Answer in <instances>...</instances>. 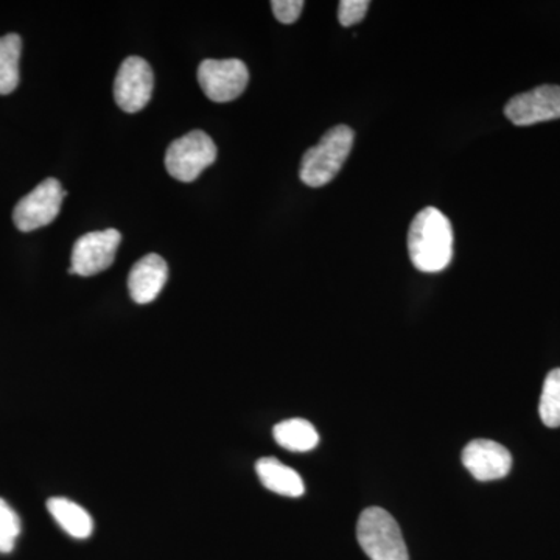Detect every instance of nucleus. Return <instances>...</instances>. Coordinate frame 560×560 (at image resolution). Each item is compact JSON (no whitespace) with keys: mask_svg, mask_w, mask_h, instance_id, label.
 Masks as SVG:
<instances>
[{"mask_svg":"<svg viewBox=\"0 0 560 560\" xmlns=\"http://www.w3.org/2000/svg\"><path fill=\"white\" fill-rule=\"evenodd\" d=\"M408 253L419 271L445 270L453 257L451 220L436 208L420 210L408 232Z\"/></svg>","mask_w":560,"mask_h":560,"instance_id":"obj_1","label":"nucleus"},{"mask_svg":"<svg viewBox=\"0 0 560 560\" xmlns=\"http://www.w3.org/2000/svg\"><path fill=\"white\" fill-rule=\"evenodd\" d=\"M355 132L346 125L331 128L320 138L318 145L305 151L300 176L308 187H323L340 173L352 151Z\"/></svg>","mask_w":560,"mask_h":560,"instance_id":"obj_2","label":"nucleus"},{"mask_svg":"<svg viewBox=\"0 0 560 560\" xmlns=\"http://www.w3.org/2000/svg\"><path fill=\"white\" fill-rule=\"evenodd\" d=\"M357 539L371 560H410L399 525L382 508L361 512Z\"/></svg>","mask_w":560,"mask_h":560,"instance_id":"obj_3","label":"nucleus"},{"mask_svg":"<svg viewBox=\"0 0 560 560\" xmlns=\"http://www.w3.org/2000/svg\"><path fill=\"white\" fill-rule=\"evenodd\" d=\"M217 160V147L205 131L195 130L173 140L165 153V168L180 183L198 179Z\"/></svg>","mask_w":560,"mask_h":560,"instance_id":"obj_4","label":"nucleus"},{"mask_svg":"<svg viewBox=\"0 0 560 560\" xmlns=\"http://www.w3.org/2000/svg\"><path fill=\"white\" fill-rule=\"evenodd\" d=\"M68 191L62 190L60 180L44 179L27 197L22 198L13 210L18 230L31 232L47 226L60 213L62 200Z\"/></svg>","mask_w":560,"mask_h":560,"instance_id":"obj_5","label":"nucleus"},{"mask_svg":"<svg viewBox=\"0 0 560 560\" xmlns=\"http://www.w3.org/2000/svg\"><path fill=\"white\" fill-rule=\"evenodd\" d=\"M249 70L241 60H206L198 68V83L209 101L228 103L248 86Z\"/></svg>","mask_w":560,"mask_h":560,"instance_id":"obj_6","label":"nucleus"},{"mask_svg":"<svg viewBox=\"0 0 560 560\" xmlns=\"http://www.w3.org/2000/svg\"><path fill=\"white\" fill-rule=\"evenodd\" d=\"M121 234L117 230L90 232L75 242L72 249V267L70 272L83 278L108 270L116 259Z\"/></svg>","mask_w":560,"mask_h":560,"instance_id":"obj_7","label":"nucleus"},{"mask_svg":"<svg viewBox=\"0 0 560 560\" xmlns=\"http://www.w3.org/2000/svg\"><path fill=\"white\" fill-rule=\"evenodd\" d=\"M153 86L154 75L149 62L140 57L127 58L114 81V101L125 113H139L149 105Z\"/></svg>","mask_w":560,"mask_h":560,"instance_id":"obj_8","label":"nucleus"},{"mask_svg":"<svg viewBox=\"0 0 560 560\" xmlns=\"http://www.w3.org/2000/svg\"><path fill=\"white\" fill-rule=\"evenodd\" d=\"M504 114L517 127L560 119V86L545 84L515 95L504 108Z\"/></svg>","mask_w":560,"mask_h":560,"instance_id":"obj_9","label":"nucleus"},{"mask_svg":"<svg viewBox=\"0 0 560 560\" xmlns=\"http://www.w3.org/2000/svg\"><path fill=\"white\" fill-rule=\"evenodd\" d=\"M463 463L478 481L501 480L512 469L510 451L499 442L488 440L471 441L464 448Z\"/></svg>","mask_w":560,"mask_h":560,"instance_id":"obj_10","label":"nucleus"},{"mask_svg":"<svg viewBox=\"0 0 560 560\" xmlns=\"http://www.w3.org/2000/svg\"><path fill=\"white\" fill-rule=\"evenodd\" d=\"M168 279L167 261L158 254H147L132 267L128 290L136 304H151L160 296Z\"/></svg>","mask_w":560,"mask_h":560,"instance_id":"obj_11","label":"nucleus"},{"mask_svg":"<svg viewBox=\"0 0 560 560\" xmlns=\"http://www.w3.org/2000/svg\"><path fill=\"white\" fill-rule=\"evenodd\" d=\"M256 471L261 485L271 492L291 497V499L304 495L305 486L301 475L285 466V464L280 463L279 459L261 458L257 460Z\"/></svg>","mask_w":560,"mask_h":560,"instance_id":"obj_12","label":"nucleus"},{"mask_svg":"<svg viewBox=\"0 0 560 560\" xmlns=\"http://www.w3.org/2000/svg\"><path fill=\"white\" fill-rule=\"evenodd\" d=\"M47 510L69 536L75 537V539L91 537L92 530H94V522H92L90 512L84 511L80 504L57 497V499L47 501Z\"/></svg>","mask_w":560,"mask_h":560,"instance_id":"obj_13","label":"nucleus"},{"mask_svg":"<svg viewBox=\"0 0 560 560\" xmlns=\"http://www.w3.org/2000/svg\"><path fill=\"white\" fill-rule=\"evenodd\" d=\"M280 447L294 453L311 452L318 445L319 434L305 419H289L278 423L272 430Z\"/></svg>","mask_w":560,"mask_h":560,"instance_id":"obj_14","label":"nucleus"},{"mask_svg":"<svg viewBox=\"0 0 560 560\" xmlns=\"http://www.w3.org/2000/svg\"><path fill=\"white\" fill-rule=\"evenodd\" d=\"M22 39L16 33L0 38V95H9L20 84Z\"/></svg>","mask_w":560,"mask_h":560,"instance_id":"obj_15","label":"nucleus"},{"mask_svg":"<svg viewBox=\"0 0 560 560\" xmlns=\"http://www.w3.org/2000/svg\"><path fill=\"white\" fill-rule=\"evenodd\" d=\"M540 418L550 429L560 427V370L551 371L540 397Z\"/></svg>","mask_w":560,"mask_h":560,"instance_id":"obj_16","label":"nucleus"},{"mask_svg":"<svg viewBox=\"0 0 560 560\" xmlns=\"http://www.w3.org/2000/svg\"><path fill=\"white\" fill-rule=\"evenodd\" d=\"M21 534V521L7 501L0 499V552L9 555L14 550Z\"/></svg>","mask_w":560,"mask_h":560,"instance_id":"obj_17","label":"nucleus"},{"mask_svg":"<svg viewBox=\"0 0 560 560\" xmlns=\"http://www.w3.org/2000/svg\"><path fill=\"white\" fill-rule=\"evenodd\" d=\"M371 2L368 0H341L338 7V21L342 27L360 24L366 16Z\"/></svg>","mask_w":560,"mask_h":560,"instance_id":"obj_18","label":"nucleus"},{"mask_svg":"<svg viewBox=\"0 0 560 560\" xmlns=\"http://www.w3.org/2000/svg\"><path fill=\"white\" fill-rule=\"evenodd\" d=\"M305 3L302 0H275L271 2L272 13L276 20L282 24H293L300 20Z\"/></svg>","mask_w":560,"mask_h":560,"instance_id":"obj_19","label":"nucleus"}]
</instances>
